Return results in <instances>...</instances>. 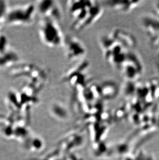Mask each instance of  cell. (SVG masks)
Here are the masks:
<instances>
[{
    "instance_id": "5",
    "label": "cell",
    "mask_w": 159,
    "mask_h": 160,
    "mask_svg": "<svg viewBox=\"0 0 159 160\" xmlns=\"http://www.w3.org/2000/svg\"><path fill=\"white\" fill-rule=\"evenodd\" d=\"M38 11L43 18H50L55 21L60 20L62 12L60 5L54 1H41L36 5Z\"/></svg>"
},
{
    "instance_id": "7",
    "label": "cell",
    "mask_w": 159,
    "mask_h": 160,
    "mask_svg": "<svg viewBox=\"0 0 159 160\" xmlns=\"http://www.w3.org/2000/svg\"><path fill=\"white\" fill-rule=\"evenodd\" d=\"M110 35L117 44L126 49H133L136 46V40L134 36L126 30L117 28L113 30Z\"/></svg>"
},
{
    "instance_id": "1",
    "label": "cell",
    "mask_w": 159,
    "mask_h": 160,
    "mask_svg": "<svg viewBox=\"0 0 159 160\" xmlns=\"http://www.w3.org/2000/svg\"><path fill=\"white\" fill-rule=\"evenodd\" d=\"M67 9L70 19V26L75 31H81L93 24L103 14L101 4L94 1H70Z\"/></svg>"
},
{
    "instance_id": "9",
    "label": "cell",
    "mask_w": 159,
    "mask_h": 160,
    "mask_svg": "<svg viewBox=\"0 0 159 160\" xmlns=\"http://www.w3.org/2000/svg\"><path fill=\"white\" fill-rule=\"evenodd\" d=\"M7 4L4 1H0V26L6 22V17L8 12Z\"/></svg>"
},
{
    "instance_id": "3",
    "label": "cell",
    "mask_w": 159,
    "mask_h": 160,
    "mask_svg": "<svg viewBox=\"0 0 159 160\" xmlns=\"http://www.w3.org/2000/svg\"><path fill=\"white\" fill-rule=\"evenodd\" d=\"M36 6L33 4L16 6L8 10L6 22L10 25H27L34 19Z\"/></svg>"
},
{
    "instance_id": "4",
    "label": "cell",
    "mask_w": 159,
    "mask_h": 160,
    "mask_svg": "<svg viewBox=\"0 0 159 160\" xmlns=\"http://www.w3.org/2000/svg\"><path fill=\"white\" fill-rule=\"evenodd\" d=\"M64 47L65 55L69 61L80 60L86 55V47L84 43L75 36H69L65 38Z\"/></svg>"
},
{
    "instance_id": "2",
    "label": "cell",
    "mask_w": 159,
    "mask_h": 160,
    "mask_svg": "<svg viewBox=\"0 0 159 160\" xmlns=\"http://www.w3.org/2000/svg\"><path fill=\"white\" fill-rule=\"evenodd\" d=\"M39 34L43 44L50 48L64 47L65 38L58 21L43 18L39 29Z\"/></svg>"
},
{
    "instance_id": "6",
    "label": "cell",
    "mask_w": 159,
    "mask_h": 160,
    "mask_svg": "<svg viewBox=\"0 0 159 160\" xmlns=\"http://www.w3.org/2000/svg\"><path fill=\"white\" fill-rule=\"evenodd\" d=\"M138 58L133 53H128L127 58L121 68L127 78L134 79L139 77L142 72V64Z\"/></svg>"
},
{
    "instance_id": "8",
    "label": "cell",
    "mask_w": 159,
    "mask_h": 160,
    "mask_svg": "<svg viewBox=\"0 0 159 160\" xmlns=\"http://www.w3.org/2000/svg\"><path fill=\"white\" fill-rule=\"evenodd\" d=\"M104 6L112 11L120 13L131 12L140 5V1H103Z\"/></svg>"
},
{
    "instance_id": "10",
    "label": "cell",
    "mask_w": 159,
    "mask_h": 160,
    "mask_svg": "<svg viewBox=\"0 0 159 160\" xmlns=\"http://www.w3.org/2000/svg\"><path fill=\"white\" fill-rule=\"evenodd\" d=\"M7 44L8 43L6 37L3 35H0V53H4L7 52Z\"/></svg>"
}]
</instances>
